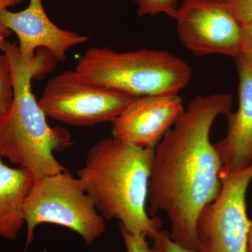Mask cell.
<instances>
[{"instance_id":"obj_13","label":"cell","mask_w":252,"mask_h":252,"mask_svg":"<svg viewBox=\"0 0 252 252\" xmlns=\"http://www.w3.org/2000/svg\"><path fill=\"white\" fill-rule=\"evenodd\" d=\"M14 97V83L6 55L0 51V119L9 110Z\"/></svg>"},{"instance_id":"obj_1","label":"cell","mask_w":252,"mask_h":252,"mask_svg":"<svg viewBox=\"0 0 252 252\" xmlns=\"http://www.w3.org/2000/svg\"><path fill=\"white\" fill-rule=\"evenodd\" d=\"M233 100L228 94L197 96L154 148L147 210L152 217L165 213L172 240L193 251L199 215L222 188V163L210 131L219 116L231 112Z\"/></svg>"},{"instance_id":"obj_6","label":"cell","mask_w":252,"mask_h":252,"mask_svg":"<svg viewBox=\"0 0 252 252\" xmlns=\"http://www.w3.org/2000/svg\"><path fill=\"white\" fill-rule=\"evenodd\" d=\"M135 98L86 80L74 69L50 79L38 102L46 117L68 125L92 126L112 123Z\"/></svg>"},{"instance_id":"obj_10","label":"cell","mask_w":252,"mask_h":252,"mask_svg":"<svg viewBox=\"0 0 252 252\" xmlns=\"http://www.w3.org/2000/svg\"><path fill=\"white\" fill-rule=\"evenodd\" d=\"M184 110L178 94L135 97L112 122L113 137L141 148L154 149Z\"/></svg>"},{"instance_id":"obj_18","label":"cell","mask_w":252,"mask_h":252,"mask_svg":"<svg viewBox=\"0 0 252 252\" xmlns=\"http://www.w3.org/2000/svg\"><path fill=\"white\" fill-rule=\"evenodd\" d=\"M243 26L242 56L252 64V23Z\"/></svg>"},{"instance_id":"obj_11","label":"cell","mask_w":252,"mask_h":252,"mask_svg":"<svg viewBox=\"0 0 252 252\" xmlns=\"http://www.w3.org/2000/svg\"><path fill=\"white\" fill-rule=\"evenodd\" d=\"M239 75L238 108L225 115L224 138L214 144L222 163L221 173L240 171L252 165V64L235 59Z\"/></svg>"},{"instance_id":"obj_20","label":"cell","mask_w":252,"mask_h":252,"mask_svg":"<svg viewBox=\"0 0 252 252\" xmlns=\"http://www.w3.org/2000/svg\"><path fill=\"white\" fill-rule=\"evenodd\" d=\"M247 252H252V220H251V224H250V230H249Z\"/></svg>"},{"instance_id":"obj_14","label":"cell","mask_w":252,"mask_h":252,"mask_svg":"<svg viewBox=\"0 0 252 252\" xmlns=\"http://www.w3.org/2000/svg\"><path fill=\"white\" fill-rule=\"evenodd\" d=\"M180 0H133L138 16H155L165 14L175 19Z\"/></svg>"},{"instance_id":"obj_3","label":"cell","mask_w":252,"mask_h":252,"mask_svg":"<svg viewBox=\"0 0 252 252\" xmlns=\"http://www.w3.org/2000/svg\"><path fill=\"white\" fill-rule=\"evenodd\" d=\"M14 83V97L0 119V156L31 172L35 180L67 171L56 158L73 142L69 131L51 127L31 89V81L44 74L39 58L23 57L18 46L7 41L4 51Z\"/></svg>"},{"instance_id":"obj_2","label":"cell","mask_w":252,"mask_h":252,"mask_svg":"<svg viewBox=\"0 0 252 252\" xmlns=\"http://www.w3.org/2000/svg\"><path fill=\"white\" fill-rule=\"evenodd\" d=\"M154 155V149L106 137L91 147L85 165L77 172L105 220H117L131 233L152 240L162 227L160 217L147 210Z\"/></svg>"},{"instance_id":"obj_17","label":"cell","mask_w":252,"mask_h":252,"mask_svg":"<svg viewBox=\"0 0 252 252\" xmlns=\"http://www.w3.org/2000/svg\"><path fill=\"white\" fill-rule=\"evenodd\" d=\"M121 234L125 244L126 252H152L147 237L135 234L119 225Z\"/></svg>"},{"instance_id":"obj_22","label":"cell","mask_w":252,"mask_h":252,"mask_svg":"<svg viewBox=\"0 0 252 252\" xmlns=\"http://www.w3.org/2000/svg\"><path fill=\"white\" fill-rule=\"evenodd\" d=\"M0 51H1V49H0Z\"/></svg>"},{"instance_id":"obj_8","label":"cell","mask_w":252,"mask_h":252,"mask_svg":"<svg viewBox=\"0 0 252 252\" xmlns=\"http://www.w3.org/2000/svg\"><path fill=\"white\" fill-rule=\"evenodd\" d=\"M175 19L179 39L195 56H242L243 26L223 1H182Z\"/></svg>"},{"instance_id":"obj_16","label":"cell","mask_w":252,"mask_h":252,"mask_svg":"<svg viewBox=\"0 0 252 252\" xmlns=\"http://www.w3.org/2000/svg\"><path fill=\"white\" fill-rule=\"evenodd\" d=\"M223 2L240 24L252 23V0H224Z\"/></svg>"},{"instance_id":"obj_19","label":"cell","mask_w":252,"mask_h":252,"mask_svg":"<svg viewBox=\"0 0 252 252\" xmlns=\"http://www.w3.org/2000/svg\"><path fill=\"white\" fill-rule=\"evenodd\" d=\"M24 0H0V12L2 10L9 9L10 7L17 6L21 4ZM11 32L5 28L2 23L0 21V49L4 51L5 45L7 42L8 37L11 34Z\"/></svg>"},{"instance_id":"obj_15","label":"cell","mask_w":252,"mask_h":252,"mask_svg":"<svg viewBox=\"0 0 252 252\" xmlns=\"http://www.w3.org/2000/svg\"><path fill=\"white\" fill-rule=\"evenodd\" d=\"M152 252H198L176 243L170 237V231L160 229L153 239Z\"/></svg>"},{"instance_id":"obj_12","label":"cell","mask_w":252,"mask_h":252,"mask_svg":"<svg viewBox=\"0 0 252 252\" xmlns=\"http://www.w3.org/2000/svg\"><path fill=\"white\" fill-rule=\"evenodd\" d=\"M0 156V236L17 238L25 223L23 206L35 179L21 167H11Z\"/></svg>"},{"instance_id":"obj_21","label":"cell","mask_w":252,"mask_h":252,"mask_svg":"<svg viewBox=\"0 0 252 252\" xmlns=\"http://www.w3.org/2000/svg\"><path fill=\"white\" fill-rule=\"evenodd\" d=\"M224 0H183V1H211V2H220Z\"/></svg>"},{"instance_id":"obj_9","label":"cell","mask_w":252,"mask_h":252,"mask_svg":"<svg viewBox=\"0 0 252 252\" xmlns=\"http://www.w3.org/2000/svg\"><path fill=\"white\" fill-rule=\"evenodd\" d=\"M0 21L16 34L20 52L30 61L35 58L38 49L47 50L58 61H65L69 50L89 39L56 26L46 14L41 0H30L28 7L18 12L2 10Z\"/></svg>"},{"instance_id":"obj_4","label":"cell","mask_w":252,"mask_h":252,"mask_svg":"<svg viewBox=\"0 0 252 252\" xmlns=\"http://www.w3.org/2000/svg\"><path fill=\"white\" fill-rule=\"evenodd\" d=\"M74 70L86 80L134 97L178 94L192 77L191 67L183 60L148 49L121 53L91 47Z\"/></svg>"},{"instance_id":"obj_7","label":"cell","mask_w":252,"mask_h":252,"mask_svg":"<svg viewBox=\"0 0 252 252\" xmlns=\"http://www.w3.org/2000/svg\"><path fill=\"white\" fill-rule=\"evenodd\" d=\"M220 175V195L204 207L197 220L198 252H247L251 220L246 199L252 181V165Z\"/></svg>"},{"instance_id":"obj_5","label":"cell","mask_w":252,"mask_h":252,"mask_svg":"<svg viewBox=\"0 0 252 252\" xmlns=\"http://www.w3.org/2000/svg\"><path fill=\"white\" fill-rule=\"evenodd\" d=\"M28 246L41 223L61 225L76 232L90 245L106 229L101 215L84 184L67 171L35 180L23 206Z\"/></svg>"}]
</instances>
